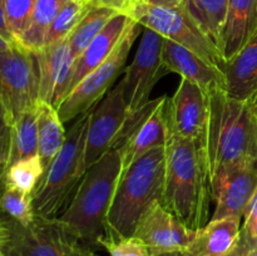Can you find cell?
<instances>
[{
  "label": "cell",
  "instance_id": "cell-1",
  "mask_svg": "<svg viewBox=\"0 0 257 256\" xmlns=\"http://www.w3.org/2000/svg\"><path fill=\"white\" fill-rule=\"evenodd\" d=\"M165 156L161 203L188 228L200 230L210 221L213 202L207 146L168 136Z\"/></svg>",
  "mask_w": 257,
  "mask_h": 256
},
{
  "label": "cell",
  "instance_id": "cell-2",
  "mask_svg": "<svg viewBox=\"0 0 257 256\" xmlns=\"http://www.w3.org/2000/svg\"><path fill=\"white\" fill-rule=\"evenodd\" d=\"M210 97L207 155L213 187L235 168L257 157V92L235 99L225 89Z\"/></svg>",
  "mask_w": 257,
  "mask_h": 256
},
{
  "label": "cell",
  "instance_id": "cell-3",
  "mask_svg": "<svg viewBox=\"0 0 257 256\" xmlns=\"http://www.w3.org/2000/svg\"><path fill=\"white\" fill-rule=\"evenodd\" d=\"M122 173V152L109 151L85 172L67 210L57 218L90 251L99 247L107 231V215Z\"/></svg>",
  "mask_w": 257,
  "mask_h": 256
},
{
  "label": "cell",
  "instance_id": "cell-4",
  "mask_svg": "<svg viewBox=\"0 0 257 256\" xmlns=\"http://www.w3.org/2000/svg\"><path fill=\"white\" fill-rule=\"evenodd\" d=\"M165 146L151 150L120 173L107 215L108 237L135 235L141 216L160 201L165 183Z\"/></svg>",
  "mask_w": 257,
  "mask_h": 256
},
{
  "label": "cell",
  "instance_id": "cell-5",
  "mask_svg": "<svg viewBox=\"0 0 257 256\" xmlns=\"http://www.w3.org/2000/svg\"><path fill=\"white\" fill-rule=\"evenodd\" d=\"M90 112L77 118L62 150L43 173L32 193L35 216L55 220L74 197L85 172V141Z\"/></svg>",
  "mask_w": 257,
  "mask_h": 256
},
{
  "label": "cell",
  "instance_id": "cell-6",
  "mask_svg": "<svg viewBox=\"0 0 257 256\" xmlns=\"http://www.w3.org/2000/svg\"><path fill=\"white\" fill-rule=\"evenodd\" d=\"M128 17L136 20L141 27L155 30L166 39L187 48L223 70L225 59L222 53L201 30L182 4L178 7H156L140 3Z\"/></svg>",
  "mask_w": 257,
  "mask_h": 256
},
{
  "label": "cell",
  "instance_id": "cell-7",
  "mask_svg": "<svg viewBox=\"0 0 257 256\" xmlns=\"http://www.w3.org/2000/svg\"><path fill=\"white\" fill-rule=\"evenodd\" d=\"M140 29L141 25L136 20H132L122 40L109 58L90 72L65 97L57 109L63 123L70 122L80 115L89 113L105 97L109 88L122 72L133 43L140 34Z\"/></svg>",
  "mask_w": 257,
  "mask_h": 256
},
{
  "label": "cell",
  "instance_id": "cell-8",
  "mask_svg": "<svg viewBox=\"0 0 257 256\" xmlns=\"http://www.w3.org/2000/svg\"><path fill=\"white\" fill-rule=\"evenodd\" d=\"M0 100L14 120L39 102L37 55L20 43L0 52Z\"/></svg>",
  "mask_w": 257,
  "mask_h": 256
},
{
  "label": "cell",
  "instance_id": "cell-9",
  "mask_svg": "<svg viewBox=\"0 0 257 256\" xmlns=\"http://www.w3.org/2000/svg\"><path fill=\"white\" fill-rule=\"evenodd\" d=\"M0 221L8 232L2 245L5 256H69L73 248L79 245L57 218L35 216L28 226L9 216Z\"/></svg>",
  "mask_w": 257,
  "mask_h": 256
},
{
  "label": "cell",
  "instance_id": "cell-10",
  "mask_svg": "<svg viewBox=\"0 0 257 256\" xmlns=\"http://www.w3.org/2000/svg\"><path fill=\"white\" fill-rule=\"evenodd\" d=\"M167 137L201 142L207 146L210 97L197 84L182 78L175 94L166 100Z\"/></svg>",
  "mask_w": 257,
  "mask_h": 256
},
{
  "label": "cell",
  "instance_id": "cell-11",
  "mask_svg": "<svg viewBox=\"0 0 257 256\" xmlns=\"http://www.w3.org/2000/svg\"><path fill=\"white\" fill-rule=\"evenodd\" d=\"M163 40L165 38L157 32L145 28L135 58L120 80L128 113L145 105L150 100V94L156 83L167 74L162 65Z\"/></svg>",
  "mask_w": 257,
  "mask_h": 256
},
{
  "label": "cell",
  "instance_id": "cell-12",
  "mask_svg": "<svg viewBox=\"0 0 257 256\" xmlns=\"http://www.w3.org/2000/svg\"><path fill=\"white\" fill-rule=\"evenodd\" d=\"M127 115L124 90L122 82H119L90 110L84 156L87 170L112 150L113 142Z\"/></svg>",
  "mask_w": 257,
  "mask_h": 256
},
{
  "label": "cell",
  "instance_id": "cell-13",
  "mask_svg": "<svg viewBox=\"0 0 257 256\" xmlns=\"http://www.w3.org/2000/svg\"><path fill=\"white\" fill-rule=\"evenodd\" d=\"M147 245L152 256L183 252L196 236L160 201H155L141 216L135 235Z\"/></svg>",
  "mask_w": 257,
  "mask_h": 256
},
{
  "label": "cell",
  "instance_id": "cell-14",
  "mask_svg": "<svg viewBox=\"0 0 257 256\" xmlns=\"http://www.w3.org/2000/svg\"><path fill=\"white\" fill-rule=\"evenodd\" d=\"M34 53L39 68V100L58 109L69 93L74 72L75 59L68 38L44 45Z\"/></svg>",
  "mask_w": 257,
  "mask_h": 256
},
{
  "label": "cell",
  "instance_id": "cell-15",
  "mask_svg": "<svg viewBox=\"0 0 257 256\" xmlns=\"http://www.w3.org/2000/svg\"><path fill=\"white\" fill-rule=\"evenodd\" d=\"M257 188V157L231 171L213 187L215 211L211 220L243 218L245 211Z\"/></svg>",
  "mask_w": 257,
  "mask_h": 256
},
{
  "label": "cell",
  "instance_id": "cell-16",
  "mask_svg": "<svg viewBox=\"0 0 257 256\" xmlns=\"http://www.w3.org/2000/svg\"><path fill=\"white\" fill-rule=\"evenodd\" d=\"M162 65L167 73H177L181 78L197 84L208 95L216 90H226L225 73L220 67L166 38L162 48Z\"/></svg>",
  "mask_w": 257,
  "mask_h": 256
},
{
  "label": "cell",
  "instance_id": "cell-17",
  "mask_svg": "<svg viewBox=\"0 0 257 256\" xmlns=\"http://www.w3.org/2000/svg\"><path fill=\"white\" fill-rule=\"evenodd\" d=\"M132 18L125 14H115L99 34L92 40L87 49L75 59L74 72L69 85V93L89 74L90 72L99 67L102 63L109 58L115 50L117 45L122 40L123 35L127 32L128 27L132 23ZM68 93V94H69Z\"/></svg>",
  "mask_w": 257,
  "mask_h": 256
},
{
  "label": "cell",
  "instance_id": "cell-18",
  "mask_svg": "<svg viewBox=\"0 0 257 256\" xmlns=\"http://www.w3.org/2000/svg\"><path fill=\"white\" fill-rule=\"evenodd\" d=\"M241 220L235 216L210 220L196 231L195 238L182 253L185 256H226L240 242Z\"/></svg>",
  "mask_w": 257,
  "mask_h": 256
},
{
  "label": "cell",
  "instance_id": "cell-19",
  "mask_svg": "<svg viewBox=\"0 0 257 256\" xmlns=\"http://www.w3.org/2000/svg\"><path fill=\"white\" fill-rule=\"evenodd\" d=\"M257 30V0H228L221 37L225 63L230 60Z\"/></svg>",
  "mask_w": 257,
  "mask_h": 256
},
{
  "label": "cell",
  "instance_id": "cell-20",
  "mask_svg": "<svg viewBox=\"0 0 257 256\" xmlns=\"http://www.w3.org/2000/svg\"><path fill=\"white\" fill-rule=\"evenodd\" d=\"M226 92L235 99H247L257 92V30L225 63Z\"/></svg>",
  "mask_w": 257,
  "mask_h": 256
},
{
  "label": "cell",
  "instance_id": "cell-21",
  "mask_svg": "<svg viewBox=\"0 0 257 256\" xmlns=\"http://www.w3.org/2000/svg\"><path fill=\"white\" fill-rule=\"evenodd\" d=\"M166 100L138 128L137 132L130 138L124 147L120 150L122 152V172L127 170L135 161L150 152L151 150L166 146V142H167L165 112Z\"/></svg>",
  "mask_w": 257,
  "mask_h": 256
},
{
  "label": "cell",
  "instance_id": "cell-22",
  "mask_svg": "<svg viewBox=\"0 0 257 256\" xmlns=\"http://www.w3.org/2000/svg\"><path fill=\"white\" fill-rule=\"evenodd\" d=\"M38 156L44 171L62 150L67 133L58 110L48 103L38 102Z\"/></svg>",
  "mask_w": 257,
  "mask_h": 256
},
{
  "label": "cell",
  "instance_id": "cell-23",
  "mask_svg": "<svg viewBox=\"0 0 257 256\" xmlns=\"http://www.w3.org/2000/svg\"><path fill=\"white\" fill-rule=\"evenodd\" d=\"M227 5L228 0H182V7L220 52Z\"/></svg>",
  "mask_w": 257,
  "mask_h": 256
},
{
  "label": "cell",
  "instance_id": "cell-24",
  "mask_svg": "<svg viewBox=\"0 0 257 256\" xmlns=\"http://www.w3.org/2000/svg\"><path fill=\"white\" fill-rule=\"evenodd\" d=\"M38 105V104H37ZM23 112L13 125L12 148L8 167L20 160L38 156V108Z\"/></svg>",
  "mask_w": 257,
  "mask_h": 256
},
{
  "label": "cell",
  "instance_id": "cell-25",
  "mask_svg": "<svg viewBox=\"0 0 257 256\" xmlns=\"http://www.w3.org/2000/svg\"><path fill=\"white\" fill-rule=\"evenodd\" d=\"M68 2L69 0H35L32 20L19 39L20 44L32 52L43 48L48 28Z\"/></svg>",
  "mask_w": 257,
  "mask_h": 256
},
{
  "label": "cell",
  "instance_id": "cell-26",
  "mask_svg": "<svg viewBox=\"0 0 257 256\" xmlns=\"http://www.w3.org/2000/svg\"><path fill=\"white\" fill-rule=\"evenodd\" d=\"M118 14L114 10L104 7H94L90 5L89 10L85 13L77 27L74 28L70 35L68 37L70 50L74 59H77L92 40L100 33V30L107 25V23Z\"/></svg>",
  "mask_w": 257,
  "mask_h": 256
},
{
  "label": "cell",
  "instance_id": "cell-27",
  "mask_svg": "<svg viewBox=\"0 0 257 256\" xmlns=\"http://www.w3.org/2000/svg\"><path fill=\"white\" fill-rule=\"evenodd\" d=\"M89 8L90 4L84 0H69L48 28L44 37V45L60 42L69 37L70 33L74 30Z\"/></svg>",
  "mask_w": 257,
  "mask_h": 256
},
{
  "label": "cell",
  "instance_id": "cell-28",
  "mask_svg": "<svg viewBox=\"0 0 257 256\" xmlns=\"http://www.w3.org/2000/svg\"><path fill=\"white\" fill-rule=\"evenodd\" d=\"M0 211L13 220L28 226L34 221L32 193H27L5 183L0 191Z\"/></svg>",
  "mask_w": 257,
  "mask_h": 256
},
{
  "label": "cell",
  "instance_id": "cell-29",
  "mask_svg": "<svg viewBox=\"0 0 257 256\" xmlns=\"http://www.w3.org/2000/svg\"><path fill=\"white\" fill-rule=\"evenodd\" d=\"M44 173L39 156L20 160L7 168L5 183L27 193H33Z\"/></svg>",
  "mask_w": 257,
  "mask_h": 256
},
{
  "label": "cell",
  "instance_id": "cell-30",
  "mask_svg": "<svg viewBox=\"0 0 257 256\" xmlns=\"http://www.w3.org/2000/svg\"><path fill=\"white\" fill-rule=\"evenodd\" d=\"M166 99H167L166 95L156 98V99H150L145 105H142V107L138 108V109L133 110V112L128 113L124 123L122 124L117 137H115L114 142H113L112 150L110 151L122 150L125 146V143L130 141V138L137 132L138 128H140L141 125L153 114V112H155Z\"/></svg>",
  "mask_w": 257,
  "mask_h": 256
},
{
  "label": "cell",
  "instance_id": "cell-31",
  "mask_svg": "<svg viewBox=\"0 0 257 256\" xmlns=\"http://www.w3.org/2000/svg\"><path fill=\"white\" fill-rule=\"evenodd\" d=\"M34 5L35 0H4L8 28L18 43L29 27Z\"/></svg>",
  "mask_w": 257,
  "mask_h": 256
},
{
  "label": "cell",
  "instance_id": "cell-32",
  "mask_svg": "<svg viewBox=\"0 0 257 256\" xmlns=\"http://www.w3.org/2000/svg\"><path fill=\"white\" fill-rule=\"evenodd\" d=\"M99 246L104 247L109 256H152L147 245L136 236H130V237L104 236L100 238Z\"/></svg>",
  "mask_w": 257,
  "mask_h": 256
},
{
  "label": "cell",
  "instance_id": "cell-33",
  "mask_svg": "<svg viewBox=\"0 0 257 256\" xmlns=\"http://www.w3.org/2000/svg\"><path fill=\"white\" fill-rule=\"evenodd\" d=\"M13 125H14V119L0 100V163L7 167L9 162L10 148H12Z\"/></svg>",
  "mask_w": 257,
  "mask_h": 256
},
{
  "label": "cell",
  "instance_id": "cell-34",
  "mask_svg": "<svg viewBox=\"0 0 257 256\" xmlns=\"http://www.w3.org/2000/svg\"><path fill=\"white\" fill-rule=\"evenodd\" d=\"M142 0H90L89 4L94 7H104L120 13V14L128 15L133 10V8Z\"/></svg>",
  "mask_w": 257,
  "mask_h": 256
},
{
  "label": "cell",
  "instance_id": "cell-35",
  "mask_svg": "<svg viewBox=\"0 0 257 256\" xmlns=\"http://www.w3.org/2000/svg\"><path fill=\"white\" fill-rule=\"evenodd\" d=\"M0 35L4 37L7 40H9V42L18 43L17 40H15V38L12 35V33H10L9 28H8L7 17H5L4 0H0Z\"/></svg>",
  "mask_w": 257,
  "mask_h": 256
},
{
  "label": "cell",
  "instance_id": "cell-36",
  "mask_svg": "<svg viewBox=\"0 0 257 256\" xmlns=\"http://www.w3.org/2000/svg\"><path fill=\"white\" fill-rule=\"evenodd\" d=\"M141 3L156 5V7H178L182 4V0H142Z\"/></svg>",
  "mask_w": 257,
  "mask_h": 256
},
{
  "label": "cell",
  "instance_id": "cell-37",
  "mask_svg": "<svg viewBox=\"0 0 257 256\" xmlns=\"http://www.w3.org/2000/svg\"><path fill=\"white\" fill-rule=\"evenodd\" d=\"M69 256H93V251H90L89 248L84 247V246L79 243V245H77L73 248Z\"/></svg>",
  "mask_w": 257,
  "mask_h": 256
},
{
  "label": "cell",
  "instance_id": "cell-38",
  "mask_svg": "<svg viewBox=\"0 0 257 256\" xmlns=\"http://www.w3.org/2000/svg\"><path fill=\"white\" fill-rule=\"evenodd\" d=\"M247 252H248V248L246 247L245 243H243L240 238V242H238V245L236 246L235 250L231 251V252L227 253L226 256H246V253Z\"/></svg>",
  "mask_w": 257,
  "mask_h": 256
},
{
  "label": "cell",
  "instance_id": "cell-39",
  "mask_svg": "<svg viewBox=\"0 0 257 256\" xmlns=\"http://www.w3.org/2000/svg\"><path fill=\"white\" fill-rule=\"evenodd\" d=\"M14 44H15V43L9 42V40H7L4 37H2V35H0V52L9 49V48L12 47V45H14Z\"/></svg>",
  "mask_w": 257,
  "mask_h": 256
},
{
  "label": "cell",
  "instance_id": "cell-40",
  "mask_svg": "<svg viewBox=\"0 0 257 256\" xmlns=\"http://www.w3.org/2000/svg\"><path fill=\"white\" fill-rule=\"evenodd\" d=\"M7 166L2 165L0 163V191H2L3 186H4V181H5V173H7Z\"/></svg>",
  "mask_w": 257,
  "mask_h": 256
},
{
  "label": "cell",
  "instance_id": "cell-41",
  "mask_svg": "<svg viewBox=\"0 0 257 256\" xmlns=\"http://www.w3.org/2000/svg\"><path fill=\"white\" fill-rule=\"evenodd\" d=\"M3 223V222H2ZM7 228H5L4 231H0V246L3 245V242H4V240L7 238Z\"/></svg>",
  "mask_w": 257,
  "mask_h": 256
},
{
  "label": "cell",
  "instance_id": "cell-42",
  "mask_svg": "<svg viewBox=\"0 0 257 256\" xmlns=\"http://www.w3.org/2000/svg\"><path fill=\"white\" fill-rule=\"evenodd\" d=\"M158 256H185L182 252H170V253H162Z\"/></svg>",
  "mask_w": 257,
  "mask_h": 256
},
{
  "label": "cell",
  "instance_id": "cell-43",
  "mask_svg": "<svg viewBox=\"0 0 257 256\" xmlns=\"http://www.w3.org/2000/svg\"><path fill=\"white\" fill-rule=\"evenodd\" d=\"M246 256H257V248L255 250H250L247 253H246Z\"/></svg>",
  "mask_w": 257,
  "mask_h": 256
},
{
  "label": "cell",
  "instance_id": "cell-44",
  "mask_svg": "<svg viewBox=\"0 0 257 256\" xmlns=\"http://www.w3.org/2000/svg\"><path fill=\"white\" fill-rule=\"evenodd\" d=\"M4 230H5V226L3 225L2 221H0V231H4Z\"/></svg>",
  "mask_w": 257,
  "mask_h": 256
},
{
  "label": "cell",
  "instance_id": "cell-45",
  "mask_svg": "<svg viewBox=\"0 0 257 256\" xmlns=\"http://www.w3.org/2000/svg\"><path fill=\"white\" fill-rule=\"evenodd\" d=\"M0 256H5L4 252H3V251H2V246H0Z\"/></svg>",
  "mask_w": 257,
  "mask_h": 256
},
{
  "label": "cell",
  "instance_id": "cell-46",
  "mask_svg": "<svg viewBox=\"0 0 257 256\" xmlns=\"http://www.w3.org/2000/svg\"><path fill=\"white\" fill-rule=\"evenodd\" d=\"M84 2H87V3H90V0H84Z\"/></svg>",
  "mask_w": 257,
  "mask_h": 256
}]
</instances>
